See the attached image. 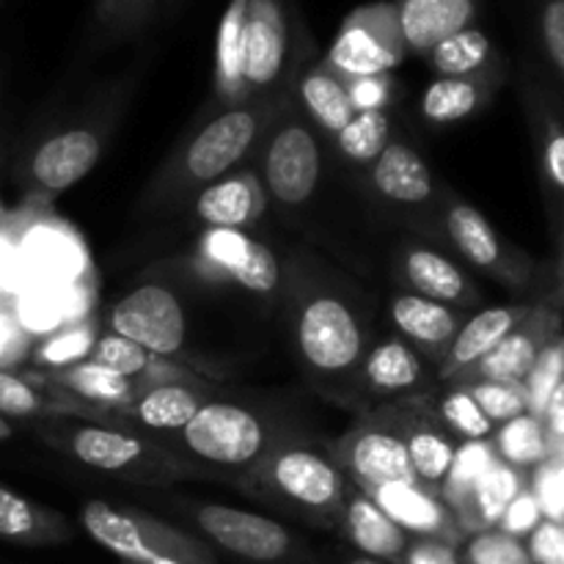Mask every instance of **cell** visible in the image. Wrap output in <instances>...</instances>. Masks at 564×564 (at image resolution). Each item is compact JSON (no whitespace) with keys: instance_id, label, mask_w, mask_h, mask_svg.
<instances>
[{"instance_id":"ac0fdd59","label":"cell","mask_w":564,"mask_h":564,"mask_svg":"<svg viewBox=\"0 0 564 564\" xmlns=\"http://www.w3.org/2000/svg\"><path fill=\"white\" fill-rule=\"evenodd\" d=\"M383 411L394 419L397 427L405 435L408 455H411V466L413 474H416L419 488L441 496L460 441L438 422L427 397L394 400L383 405Z\"/></svg>"},{"instance_id":"30bf717a","label":"cell","mask_w":564,"mask_h":564,"mask_svg":"<svg viewBox=\"0 0 564 564\" xmlns=\"http://www.w3.org/2000/svg\"><path fill=\"white\" fill-rule=\"evenodd\" d=\"M297 44L284 0H248L242 33V83L248 99L292 94V83L301 72Z\"/></svg>"},{"instance_id":"f907efd6","label":"cell","mask_w":564,"mask_h":564,"mask_svg":"<svg viewBox=\"0 0 564 564\" xmlns=\"http://www.w3.org/2000/svg\"><path fill=\"white\" fill-rule=\"evenodd\" d=\"M347 94L356 113H372V110H386L394 99V80L391 75H369L347 80Z\"/></svg>"},{"instance_id":"680465c9","label":"cell","mask_w":564,"mask_h":564,"mask_svg":"<svg viewBox=\"0 0 564 564\" xmlns=\"http://www.w3.org/2000/svg\"><path fill=\"white\" fill-rule=\"evenodd\" d=\"M9 435H11V427L3 422V419H0V438H9Z\"/></svg>"},{"instance_id":"cb8c5ba5","label":"cell","mask_w":564,"mask_h":564,"mask_svg":"<svg viewBox=\"0 0 564 564\" xmlns=\"http://www.w3.org/2000/svg\"><path fill=\"white\" fill-rule=\"evenodd\" d=\"M397 270H400V279L405 281L408 292L463 308V312H471L482 297L471 275L433 246L405 242L397 257Z\"/></svg>"},{"instance_id":"603a6c76","label":"cell","mask_w":564,"mask_h":564,"mask_svg":"<svg viewBox=\"0 0 564 564\" xmlns=\"http://www.w3.org/2000/svg\"><path fill=\"white\" fill-rule=\"evenodd\" d=\"M187 204H191L193 218L207 226V229L237 231L253 229L262 220L264 209H268V198H264L262 185L253 174L251 160L242 169L202 187Z\"/></svg>"},{"instance_id":"9c48e42d","label":"cell","mask_w":564,"mask_h":564,"mask_svg":"<svg viewBox=\"0 0 564 564\" xmlns=\"http://www.w3.org/2000/svg\"><path fill=\"white\" fill-rule=\"evenodd\" d=\"M176 510L213 551L246 564H308L306 545L275 518L218 501H180Z\"/></svg>"},{"instance_id":"5bb4252c","label":"cell","mask_w":564,"mask_h":564,"mask_svg":"<svg viewBox=\"0 0 564 564\" xmlns=\"http://www.w3.org/2000/svg\"><path fill=\"white\" fill-rule=\"evenodd\" d=\"M108 330L169 361L187 350L185 308L176 292L158 281H147L124 292L110 306Z\"/></svg>"},{"instance_id":"d6a6232c","label":"cell","mask_w":564,"mask_h":564,"mask_svg":"<svg viewBox=\"0 0 564 564\" xmlns=\"http://www.w3.org/2000/svg\"><path fill=\"white\" fill-rule=\"evenodd\" d=\"M424 61L438 77L505 75V58L482 28L471 25L435 44Z\"/></svg>"},{"instance_id":"e575fe53","label":"cell","mask_w":564,"mask_h":564,"mask_svg":"<svg viewBox=\"0 0 564 564\" xmlns=\"http://www.w3.org/2000/svg\"><path fill=\"white\" fill-rule=\"evenodd\" d=\"M88 361L102 364V367L113 369V372L124 375V378L138 380L141 386L196 378V375L187 372V369L180 367V364L169 361V358L152 356V352L143 350L141 345L124 339V336L110 334V330H105L102 336H97L91 352H88Z\"/></svg>"},{"instance_id":"6f0895ef","label":"cell","mask_w":564,"mask_h":564,"mask_svg":"<svg viewBox=\"0 0 564 564\" xmlns=\"http://www.w3.org/2000/svg\"><path fill=\"white\" fill-rule=\"evenodd\" d=\"M339 564H386V562H380V560H372V556H364V554H345L341 556V562Z\"/></svg>"},{"instance_id":"3957f363","label":"cell","mask_w":564,"mask_h":564,"mask_svg":"<svg viewBox=\"0 0 564 564\" xmlns=\"http://www.w3.org/2000/svg\"><path fill=\"white\" fill-rule=\"evenodd\" d=\"M284 438V427L268 413L246 402L215 397L185 427L154 444L169 452L187 474H207L240 485Z\"/></svg>"},{"instance_id":"ba28073f","label":"cell","mask_w":564,"mask_h":564,"mask_svg":"<svg viewBox=\"0 0 564 564\" xmlns=\"http://www.w3.org/2000/svg\"><path fill=\"white\" fill-rule=\"evenodd\" d=\"M77 523L121 564H220L215 551L196 534L113 501H83Z\"/></svg>"},{"instance_id":"bcb514c9","label":"cell","mask_w":564,"mask_h":564,"mask_svg":"<svg viewBox=\"0 0 564 564\" xmlns=\"http://www.w3.org/2000/svg\"><path fill=\"white\" fill-rule=\"evenodd\" d=\"M460 564H534L527 543L499 529L477 532L460 545Z\"/></svg>"},{"instance_id":"7a4b0ae2","label":"cell","mask_w":564,"mask_h":564,"mask_svg":"<svg viewBox=\"0 0 564 564\" xmlns=\"http://www.w3.org/2000/svg\"><path fill=\"white\" fill-rule=\"evenodd\" d=\"M290 97V94H286ZM286 97L248 99L209 116L193 135H187L141 193V209H169L187 204L202 187L242 169L257 152V143Z\"/></svg>"},{"instance_id":"4dcf8cb0","label":"cell","mask_w":564,"mask_h":564,"mask_svg":"<svg viewBox=\"0 0 564 564\" xmlns=\"http://www.w3.org/2000/svg\"><path fill=\"white\" fill-rule=\"evenodd\" d=\"M505 83V75H482V77H435L422 94L424 121L433 127H449L457 121L477 116L494 102L496 91Z\"/></svg>"},{"instance_id":"9f6ffc18","label":"cell","mask_w":564,"mask_h":564,"mask_svg":"<svg viewBox=\"0 0 564 564\" xmlns=\"http://www.w3.org/2000/svg\"><path fill=\"white\" fill-rule=\"evenodd\" d=\"M560 259H556V286H554V306L564 308V226L560 231Z\"/></svg>"},{"instance_id":"db71d44e","label":"cell","mask_w":564,"mask_h":564,"mask_svg":"<svg viewBox=\"0 0 564 564\" xmlns=\"http://www.w3.org/2000/svg\"><path fill=\"white\" fill-rule=\"evenodd\" d=\"M402 564H460V549L435 538H411Z\"/></svg>"},{"instance_id":"5b68a950","label":"cell","mask_w":564,"mask_h":564,"mask_svg":"<svg viewBox=\"0 0 564 564\" xmlns=\"http://www.w3.org/2000/svg\"><path fill=\"white\" fill-rule=\"evenodd\" d=\"M39 435L77 466L127 485H174L187 477L185 468L165 449L141 435L80 413L42 416Z\"/></svg>"},{"instance_id":"d4e9b609","label":"cell","mask_w":564,"mask_h":564,"mask_svg":"<svg viewBox=\"0 0 564 564\" xmlns=\"http://www.w3.org/2000/svg\"><path fill=\"white\" fill-rule=\"evenodd\" d=\"M389 319L394 325V334L416 347L435 367L468 319V312L430 301L416 292H397L389 301Z\"/></svg>"},{"instance_id":"ffe728a7","label":"cell","mask_w":564,"mask_h":564,"mask_svg":"<svg viewBox=\"0 0 564 564\" xmlns=\"http://www.w3.org/2000/svg\"><path fill=\"white\" fill-rule=\"evenodd\" d=\"M369 187L386 207L400 215L435 213V207H441L433 171L402 138H391L389 147L369 165Z\"/></svg>"},{"instance_id":"f1b7e54d","label":"cell","mask_w":564,"mask_h":564,"mask_svg":"<svg viewBox=\"0 0 564 564\" xmlns=\"http://www.w3.org/2000/svg\"><path fill=\"white\" fill-rule=\"evenodd\" d=\"M408 53L427 55L444 39L477 25L479 0H394Z\"/></svg>"},{"instance_id":"7402d4cb","label":"cell","mask_w":564,"mask_h":564,"mask_svg":"<svg viewBox=\"0 0 564 564\" xmlns=\"http://www.w3.org/2000/svg\"><path fill=\"white\" fill-rule=\"evenodd\" d=\"M361 490L411 538H435L457 545V549L466 543V534H463L455 512L446 507L441 496L430 494L413 482L364 485Z\"/></svg>"},{"instance_id":"4316f807","label":"cell","mask_w":564,"mask_h":564,"mask_svg":"<svg viewBox=\"0 0 564 564\" xmlns=\"http://www.w3.org/2000/svg\"><path fill=\"white\" fill-rule=\"evenodd\" d=\"M42 383L64 394L72 402V413H80V416H94V413L130 405L147 389L138 380L124 378V375L113 372L102 364L88 361V358L80 364H72V367L44 372Z\"/></svg>"},{"instance_id":"277c9868","label":"cell","mask_w":564,"mask_h":564,"mask_svg":"<svg viewBox=\"0 0 564 564\" xmlns=\"http://www.w3.org/2000/svg\"><path fill=\"white\" fill-rule=\"evenodd\" d=\"M347 485L350 479L328 446L286 435L251 468L240 488L251 499L295 521L336 529Z\"/></svg>"},{"instance_id":"7c38bea8","label":"cell","mask_w":564,"mask_h":564,"mask_svg":"<svg viewBox=\"0 0 564 564\" xmlns=\"http://www.w3.org/2000/svg\"><path fill=\"white\" fill-rule=\"evenodd\" d=\"M405 55L394 3H369L347 14L323 61L339 77L356 80L369 75H391Z\"/></svg>"},{"instance_id":"f35d334b","label":"cell","mask_w":564,"mask_h":564,"mask_svg":"<svg viewBox=\"0 0 564 564\" xmlns=\"http://www.w3.org/2000/svg\"><path fill=\"white\" fill-rule=\"evenodd\" d=\"M53 413H72V402L58 391H44L31 380L0 369V416L36 419Z\"/></svg>"},{"instance_id":"836d02e7","label":"cell","mask_w":564,"mask_h":564,"mask_svg":"<svg viewBox=\"0 0 564 564\" xmlns=\"http://www.w3.org/2000/svg\"><path fill=\"white\" fill-rule=\"evenodd\" d=\"M0 538L22 545H58L75 538L64 516L0 488Z\"/></svg>"},{"instance_id":"74e56055","label":"cell","mask_w":564,"mask_h":564,"mask_svg":"<svg viewBox=\"0 0 564 564\" xmlns=\"http://www.w3.org/2000/svg\"><path fill=\"white\" fill-rule=\"evenodd\" d=\"M490 444H494L496 457H499L501 463H507V466L518 468V471L523 474L534 471V468L543 466L551 457V444L549 435H545L543 422L529 416V413L496 427Z\"/></svg>"},{"instance_id":"6da1fadb","label":"cell","mask_w":564,"mask_h":564,"mask_svg":"<svg viewBox=\"0 0 564 564\" xmlns=\"http://www.w3.org/2000/svg\"><path fill=\"white\" fill-rule=\"evenodd\" d=\"M286 323L303 375L328 397L356 394L372 345V312L352 281L328 264L295 257L284 268Z\"/></svg>"},{"instance_id":"11a10c76","label":"cell","mask_w":564,"mask_h":564,"mask_svg":"<svg viewBox=\"0 0 564 564\" xmlns=\"http://www.w3.org/2000/svg\"><path fill=\"white\" fill-rule=\"evenodd\" d=\"M64 314L66 312L61 308V303L53 301V297H42V301H31L22 306V317H25V323L36 330L53 328L58 319H64Z\"/></svg>"},{"instance_id":"816d5d0a","label":"cell","mask_w":564,"mask_h":564,"mask_svg":"<svg viewBox=\"0 0 564 564\" xmlns=\"http://www.w3.org/2000/svg\"><path fill=\"white\" fill-rule=\"evenodd\" d=\"M523 543L534 564H564V523L543 518Z\"/></svg>"},{"instance_id":"52a82bcc","label":"cell","mask_w":564,"mask_h":564,"mask_svg":"<svg viewBox=\"0 0 564 564\" xmlns=\"http://www.w3.org/2000/svg\"><path fill=\"white\" fill-rule=\"evenodd\" d=\"M253 174L275 213L297 215L323 185V132L295 105L292 94L268 124L251 158Z\"/></svg>"},{"instance_id":"f546056e","label":"cell","mask_w":564,"mask_h":564,"mask_svg":"<svg viewBox=\"0 0 564 564\" xmlns=\"http://www.w3.org/2000/svg\"><path fill=\"white\" fill-rule=\"evenodd\" d=\"M292 99L323 135L336 138L356 116L350 94H347V80L336 75L325 61H317L306 69L301 66L292 83Z\"/></svg>"},{"instance_id":"9a60e30c","label":"cell","mask_w":564,"mask_h":564,"mask_svg":"<svg viewBox=\"0 0 564 564\" xmlns=\"http://www.w3.org/2000/svg\"><path fill=\"white\" fill-rule=\"evenodd\" d=\"M334 460L339 463L347 479L356 485H386V482H413L411 455L402 430L394 419L378 408L367 413L358 424H352L336 444L328 446Z\"/></svg>"},{"instance_id":"ab89813d","label":"cell","mask_w":564,"mask_h":564,"mask_svg":"<svg viewBox=\"0 0 564 564\" xmlns=\"http://www.w3.org/2000/svg\"><path fill=\"white\" fill-rule=\"evenodd\" d=\"M430 408L438 416V422L455 435L457 441H490L494 438L496 427L490 419L479 411L477 402L466 394L463 386L449 383V389L441 391L435 400H430Z\"/></svg>"},{"instance_id":"e0dca14e","label":"cell","mask_w":564,"mask_h":564,"mask_svg":"<svg viewBox=\"0 0 564 564\" xmlns=\"http://www.w3.org/2000/svg\"><path fill=\"white\" fill-rule=\"evenodd\" d=\"M215 389L198 378L169 380V383L147 386L130 405L113 411L94 413V419L116 424L121 430L141 435L147 441L165 438L185 427L209 400H215Z\"/></svg>"},{"instance_id":"7dc6e473","label":"cell","mask_w":564,"mask_h":564,"mask_svg":"<svg viewBox=\"0 0 564 564\" xmlns=\"http://www.w3.org/2000/svg\"><path fill=\"white\" fill-rule=\"evenodd\" d=\"M94 341H97V334H94L91 325H77V328L72 330H61V334L50 336V339L39 347L36 361L42 364L47 372L72 367V364L86 361Z\"/></svg>"},{"instance_id":"8992f818","label":"cell","mask_w":564,"mask_h":564,"mask_svg":"<svg viewBox=\"0 0 564 564\" xmlns=\"http://www.w3.org/2000/svg\"><path fill=\"white\" fill-rule=\"evenodd\" d=\"M135 75L99 88L64 127L44 135L28 158L25 180L42 196H61L86 180L102 160L130 99Z\"/></svg>"},{"instance_id":"2e32d148","label":"cell","mask_w":564,"mask_h":564,"mask_svg":"<svg viewBox=\"0 0 564 564\" xmlns=\"http://www.w3.org/2000/svg\"><path fill=\"white\" fill-rule=\"evenodd\" d=\"M196 268L253 295H273L284 286V264L251 231L207 229L196 246Z\"/></svg>"},{"instance_id":"f5cc1de1","label":"cell","mask_w":564,"mask_h":564,"mask_svg":"<svg viewBox=\"0 0 564 564\" xmlns=\"http://www.w3.org/2000/svg\"><path fill=\"white\" fill-rule=\"evenodd\" d=\"M31 246L33 251H36L39 262L47 264V268L55 270V273H75V270L80 268L75 246H69V242H66L64 237L55 235V231H47V229L36 231Z\"/></svg>"},{"instance_id":"681fc988","label":"cell","mask_w":564,"mask_h":564,"mask_svg":"<svg viewBox=\"0 0 564 564\" xmlns=\"http://www.w3.org/2000/svg\"><path fill=\"white\" fill-rule=\"evenodd\" d=\"M540 521H543V510H540L538 496H534L532 488L527 485V488H523L521 494L510 501V507L505 510V516H501L499 527L496 529L505 534H510V538L527 540L529 534L538 529Z\"/></svg>"},{"instance_id":"44dd1931","label":"cell","mask_w":564,"mask_h":564,"mask_svg":"<svg viewBox=\"0 0 564 564\" xmlns=\"http://www.w3.org/2000/svg\"><path fill=\"white\" fill-rule=\"evenodd\" d=\"M562 314L554 303H538L527 314L518 328H512L477 367L468 369L457 383L468 380H505V383H523L540 352L560 336Z\"/></svg>"},{"instance_id":"484cf974","label":"cell","mask_w":564,"mask_h":564,"mask_svg":"<svg viewBox=\"0 0 564 564\" xmlns=\"http://www.w3.org/2000/svg\"><path fill=\"white\" fill-rule=\"evenodd\" d=\"M532 312V303H518V306H490L477 314H468L463 328L446 347L441 361L435 364V378L438 383H457L471 367H477L512 328L527 319Z\"/></svg>"},{"instance_id":"ee69618b","label":"cell","mask_w":564,"mask_h":564,"mask_svg":"<svg viewBox=\"0 0 564 564\" xmlns=\"http://www.w3.org/2000/svg\"><path fill=\"white\" fill-rule=\"evenodd\" d=\"M466 389L479 405V411L490 419L494 427L512 422V419L529 413L527 389L523 383H505V380H468V383H455Z\"/></svg>"},{"instance_id":"8d00e7d4","label":"cell","mask_w":564,"mask_h":564,"mask_svg":"<svg viewBox=\"0 0 564 564\" xmlns=\"http://www.w3.org/2000/svg\"><path fill=\"white\" fill-rule=\"evenodd\" d=\"M160 11H171V0H94L91 44L102 50L130 42L149 31Z\"/></svg>"},{"instance_id":"91938a15","label":"cell","mask_w":564,"mask_h":564,"mask_svg":"<svg viewBox=\"0 0 564 564\" xmlns=\"http://www.w3.org/2000/svg\"><path fill=\"white\" fill-rule=\"evenodd\" d=\"M174 6H176V0H171V9H174Z\"/></svg>"},{"instance_id":"1f68e13d","label":"cell","mask_w":564,"mask_h":564,"mask_svg":"<svg viewBox=\"0 0 564 564\" xmlns=\"http://www.w3.org/2000/svg\"><path fill=\"white\" fill-rule=\"evenodd\" d=\"M529 485V474L518 471V468L507 466V463L496 460L482 477L477 479L466 499L457 505L455 518L460 523L463 534L471 538L477 532H488V529L499 527L501 516L510 507V501L521 494Z\"/></svg>"},{"instance_id":"b9f144b4","label":"cell","mask_w":564,"mask_h":564,"mask_svg":"<svg viewBox=\"0 0 564 564\" xmlns=\"http://www.w3.org/2000/svg\"><path fill=\"white\" fill-rule=\"evenodd\" d=\"M549 77L564 97V0H529Z\"/></svg>"},{"instance_id":"60d3db41","label":"cell","mask_w":564,"mask_h":564,"mask_svg":"<svg viewBox=\"0 0 564 564\" xmlns=\"http://www.w3.org/2000/svg\"><path fill=\"white\" fill-rule=\"evenodd\" d=\"M394 138L391 116L386 110H372V113H356L350 124L336 135L341 158H347L356 165H372L378 154L389 147Z\"/></svg>"},{"instance_id":"4fadbf2b","label":"cell","mask_w":564,"mask_h":564,"mask_svg":"<svg viewBox=\"0 0 564 564\" xmlns=\"http://www.w3.org/2000/svg\"><path fill=\"white\" fill-rule=\"evenodd\" d=\"M521 105L527 116L529 135L534 147L540 185H543L545 209L556 229L564 226V97L534 66L521 75Z\"/></svg>"},{"instance_id":"d6986e66","label":"cell","mask_w":564,"mask_h":564,"mask_svg":"<svg viewBox=\"0 0 564 564\" xmlns=\"http://www.w3.org/2000/svg\"><path fill=\"white\" fill-rule=\"evenodd\" d=\"M435 367L408 345L402 336L391 334L383 339H372L361 369L356 378V394L380 397V400H411V397H427L433 386Z\"/></svg>"},{"instance_id":"83f0119b","label":"cell","mask_w":564,"mask_h":564,"mask_svg":"<svg viewBox=\"0 0 564 564\" xmlns=\"http://www.w3.org/2000/svg\"><path fill=\"white\" fill-rule=\"evenodd\" d=\"M334 532H339L341 540H347L358 554L386 564H402L411 545V534L402 532L356 482L347 485Z\"/></svg>"},{"instance_id":"c3c4849f","label":"cell","mask_w":564,"mask_h":564,"mask_svg":"<svg viewBox=\"0 0 564 564\" xmlns=\"http://www.w3.org/2000/svg\"><path fill=\"white\" fill-rule=\"evenodd\" d=\"M529 488L538 496L543 518L564 523V457H549L529 477Z\"/></svg>"},{"instance_id":"8fae6325","label":"cell","mask_w":564,"mask_h":564,"mask_svg":"<svg viewBox=\"0 0 564 564\" xmlns=\"http://www.w3.org/2000/svg\"><path fill=\"white\" fill-rule=\"evenodd\" d=\"M441 226L452 248L479 273L501 281L510 290H527L534 281L538 262L507 242L474 204L463 202L449 191L441 198Z\"/></svg>"},{"instance_id":"7bdbcfd3","label":"cell","mask_w":564,"mask_h":564,"mask_svg":"<svg viewBox=\"0 0 564 564\" xmlns=\"http://www.w3.org/2000/svg\"><path fill=\"white\" fill-rule=\"evenodd\" d=\"M499 460L496 457V449L490 441H460L455 452V463H452V471L446 477L444 490H441V499L446 501L452 512L457 510L463 499L468 496V490L477 485V479L488 471L494 463Z\"/></svg>"},{"instance_id":"f6af8a7d","label":"cell","mask_w":564,"mask_h":564,"mask_svg":"<svg viewBox=\"0 0 564 564\" xmlns=\"http://www.w3.org/2000/svg\"><path fill=\"white\" fill-rule=\"evenodd\" d=\"M564 380V339L556 336L543 352H540L538 364L532 367V372L523 380V389H527V402H529V416L543 419L545 405H549L551 394L556 391Z\"/></svg>"},{"instance_id":"d590c367","label":"cell","mask_w":564,"mask_h":564,"mask_svg":"<svg viewBox=\"0 0 564 564\" xmlns=\"http://www.w3.org/2000/svg\"><path fill=\"white\" fill-rule=\"evenodd\" d=\"M248 0H231L218 28L215 44V99L220 108L248 102L242 83V33H246Z\"/></svg>"}]
</instances>
